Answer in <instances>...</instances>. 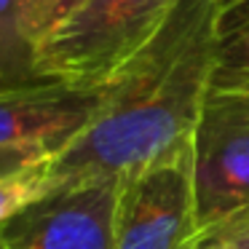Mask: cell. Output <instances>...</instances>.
Wrapping results in <instances>:
<instances>
[{
    "instance_id": "6da1fadb",
    "label": "cell",
    "mask_w": 249,
    "mask_h": 249,
    "mask_svg": "<svg viewBox=\"0 0 249 249\" xmlns=\"http://www.w3.org/2000/svg\"><path fill=\"white\" fill-rule=\"evenodd\" d=\"M225 0H182L158 40L107 89L91 124L49 161V193L121 179L190 145L212 86Z\"/></svg>"
},
{
    "instance_id": "7a4b0ae2",
    "label": "cell",
    "mask_w": 249,
    "mask_h": 249,
    "mask_svg": "<svg viewBox=\"0 0 249 249\" xmlns=\"http://www.w3.org/2000/svg\"><path fill=\"white\" fill-rule=\"evenodd\" d=\"M182 0H86L35 46L46 83L83 91L107 89L166 30Z\"/></svg>"
},
{
    "instance_id": "3957f363",
    "label": "cell",
    "mask_w": 249,
    "mask_h": 249,
    "mask_svg": "<svg viewBox=\"0 0 249 249\" xmlns=\"http://www.w3.org/2000/svg\"><path fill=\"white\" fill-rule=\"evenodd\" d=\"M201 238L249 220V91L209 89L190 137Z\"/></svg>"
},
{
    "instance_id": "277c9868",
    "label": "cell",
    "mask_w": 249,
    "mask_h": 249,
    "mask_svg": "<svg viewBox=\"0 0 249 249\" xmlns=\"http://www.w3.org/2000/svg\"><path fill=\"white\" fill-rule=\"evenodd\" d=\"M190 145L118 179L113 249H198Z\"/></svg>"
},
{
    "instance_id": "5b68a950",
    "label": "cell",
    "mask_w": 249,
    "mask_h": 249,
    "mask_svg": "<svg viewBox=\"0 0 249 249\" xmlns=\"http://www.w3.org/2000/svg\"><path fill=\"white\" fill-rule=\"evenodd\" d=\"M118 179L49 193L0 233L6 249H113Z\"/></svg>"
},
{
    "instance_id": "8992f818",
    "label": "cell",
    "mask_w": 249,
    "mask_h": 249,
    "mask_svg": "<svg viewBox=\"0 0 249 249\" xmlns=\"http://www.w3.org/2000/svg\"><path fill=\"white\" fill-rule=\"evenodd\" d=\"M105 89L83 91L59 83L0 94V147H67L97 115Z\"/></svg>"
},
{
    "instance_id": "52a82bcc",
    "label": "cell",
    "mask_w": 249,
    "mask_h": 249,
    "mask_svg": "<svg viewBox=\"0 0 249 249\" xmlns=\"http://www.w3.org/2000/svg\"><path fill=\"white\" fill-rule=\"evenodd\" d=\"M209 89L249 91V0H225Z\"/></svg>"
},
{
    "instance_id": "ba28073f",
    "label": "cell",
    "mask_w": 249,
    "mask_h": 249,
    "mask_svg": "<svg viewBox=\"0 0 249 249\" xmlns=\"http://www.w3.org/2000/svg\"><path fill=\"white\" fill-rule=\"evenodd\" d=\"M24 0H0V94L46 86L35 72V51L22 30Z\"/></svg>"
},
{
    "instance_id": "9c48e42d",
    "label": "cell",
    "mask_w": 249,
    "mask_h": 249,
    "mask_svg": "<svg viewBox=\"0 0 249 249\" xmlns=\"http://www.w3.org/2000/svg\"><path fill=\"white\" fill-rule=\"evenodd\" d=\"M49 161L0 177V233L22 212L49 196Z\"/></svg>"
},
{
    "instance_id": "30bf717a",
    "label": "cell",
    "mask_w": 249,
    "mask_h": 249,
    "mask_svg": "<svg viewBox=\"0 0 249 249\" xmlns=\"http://www.w3.org/2000/svg\"><path fill=\"white\" fill-rule=\"evenodd\" d=\"M86 0H24V17H22V30L27 43L35 46L51 35L67 17L78 11Z\"/></svg>"
},
{
    "instance_id": "8fae6325",
    "label": "cell",
    "mask_w": 249,
    "mask_h": 249,
    "mask_svg": "<svg viewBox=\"0 0 249 249\" xmlns=\"http://www.w3.org/2000/svg\"><path fill=\"white\" fill-rule=\"evenodd\" d=\"M56 147L51 145H17V147H0V177L14 172H22L27 166H35L40 161H49L56 156Z\"/></svg>"
},
{
    "instance_id": "7c38bea8",
    "label": "cell",
    "mask_w": 249,
    "mask_h": 249,
    "mask_svg": "<svg viewBox=\"0 0 249 249\" xmlns=\"http://www.w3.org/2000/svg\"><path fill=\"white\" fill-rule=\"evenodd\" d=\"M217 238H222V241H228L233 249H249V220L238 222V225L228 228V231H222L220 236H214L212 241H217Z\"/></svg>"
},
{
    "instance_id": "4fadbf2b",
    "label": "cell",
    "mask_w": 249,
    "mask_h": 249,
    "mask_svg": "<svg viewBox=\"0 0 249 249\" xmlns=\"http://www.w3.org/2000/svg\"><path fill=\"white\" fill-rule=\"evenodd\" d=\"M198 249H233L228 241H222V238H217V241H206V244H201Z\"/></svg>"
},
{
    "instance_id": "5bb4252c",
    "label": "cell",
    "mask_w": 249,
    "mask_h": 249,
    "mask_svg": "<svg viewBox=\"0 0 249 249\" xmlns=\"http://www.w3.org/2000/svg\"><path fill=\"white\" fill-rule=\"evenodd\" d=\"M0 249H6V244H3V238H0Z\"/></svg>"
}]
</instances>
